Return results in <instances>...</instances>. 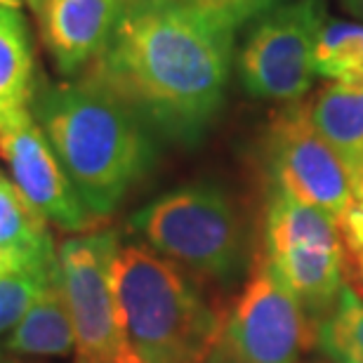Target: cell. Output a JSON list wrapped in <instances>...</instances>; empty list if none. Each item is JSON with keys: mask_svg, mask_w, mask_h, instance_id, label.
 <instances>
[{"mask_svg": "<svg viewBox=\"0 0 363 363\" xmlns=\"http://www.w3.org/2000/svg\"><path fill=\"white\" fill-rule=\"evenodd\" d=\"M316 325L269 259L259 255L243 293L224 311L208 363H297L316 342Z\"/></svg>", "mask_w": 363, "mask_h": 363, "instance_id": "8992f818", "label": "cell"}, {"mask_svg": "<svg viewBox=\"0 0 363 363\" xmlns=\"http://www.w3.org/2000/svg\"><path fill=\"white\" fill-rule=\"evenodd\" d=\"M31 111L92 217L111 215L154 161L140 116L88 76L33 92Z\"/></svg>", "mask_w": 363, "mask_h": 363, "instance_id": "7a4b0ae2", "label": "cell"}, {"mask_svg": "<svg viewBox=\"0 0 363 363\" xmlns=\"http://www.w3.org/2000/svg\"><path fill=\"white\" fill-rule=\"evenodd\" d=\"M316 342L333 363H363V300L342 286L340 297L316 325Z\"/></svg>", "mask_w": 363, "mask_h": 363, "instance_id": "e0dca14e", "label": "cell"}, {"mask_svg": "<svg viewBox=\"0 0 363 363\" xmlns=\"http://www.w3.org/2000/svg\"><path fill=\"white\" fill-rule=\"evenodd\" d=\"M113 288L137 361L208 363L224 309L213 307L184 269L144 245H121Z\"/></svg>", "mask_w": 363, "mask_h": 363, "instance_id": "3957f363", "label": "cell"}, {"mask_svg": "<svg viewBox=\"0 0 363 363\" xmlns=\"http://www.w3.org/2000/svg\"><path fill=\"white\" fill-rule=\"evenodd\" d=\"M325 24V0H295L276 7L245 43L238 71L252 97L295 101L316 78L314 48Z\"/></svg>", "mask_w": 363, "mask_h": 363, "instance_id": "ba28073f", "label": "cell"}, {"mask_svg": "<svg viewBox=\"0 0 363 363\" xmlns=\"http://www.w3.org/2000/svg\"><path fill=\"white\" fill-rule=\"evenodd\" d=\"M125 0H43V40L64 76L92 64L106 48Z\"/></svg>", "mask_w": 363, "mask_h": 363, "instance_id": "8fae6325", "label": "cell"}, {"mask_svg": "<svg viewBox=\"0 0 363 363\" xmlns=\"http://www.w3.org/2000/svg\"><path fill=\"white\" fill-rule=\"evenodd\" d=\"M267 158L276 189L328 213L337 224L354 206L352 175L307 118L304 104L281 111L267 135Z\"/></svg>", "mask_w": 363, "mask_h": 363, "instance_id": "9c48e42d", "label": "cell"}, {"mask_svg": "<svg viewBox=\"0 0 363 363\" xmlns=\"http://www.w3.org/2000/svg\"><path fill=\"white\" fill-rule=\"evenodd\" d=\"M161 257L203 281H229L241 269L243 227L222 189L186 186L142 208L130 220Z\"/></svg>", "mask_w": 363, "mask_h": 363, "instance_id": "277c9868", "label": "cell"}, {"mask_svg": "<svg viewBox=\"0 0 363 363\" xmlns=\"http://www.w3.org/2000/svg\"><path fill=\"white\" fill-rule=\"evenodd\" d=\"M48 217L0 172V276L50 269L57 245Z\"/></svg>", "mask_w": 363, "mask_h": 363, "instance_id": "7c38bea8", "label": "cell"}, {"mask_svg": "<svg viewBox=\"0 0 363 363\" xmlns=\"http://www.w3.org/2000/svg\"><path fill=\"white\" fill-rule=\"evenodd\" d=\"M316 76L340 83H363V26L325 19L314 48Z\"/></svg>", "mask_w": 363, "mask_h": 363, "instance_id": "2e32d148", "label": "cell"}, {"mask_svg": "<svg viewBox=\"0 0 363 363\" xmlns=\"http://www.w3.org/2000/svg\"><path fill=\"white\" fill-rule=\"evenodd\" d=\"M314 130L342 158L350 175L363 168V88L330 83L304 104Z\"/></svg>", "mask_w": 363, "mask_h": 363, "instance_id": "4fadbf2b", "label": "cell"}, {"mask_svg": "<svg viewBox=\"0 0 363 363\" xmlns=\"http://www.w3.org/2000/svg\"><path fill=\"white\" fill-rule=\"evenodd\" d=\"M57 264H60V257H57ZM57 264L50 269L0 276V333L17 328L26 311L38 300L43 288L48 286V281L55 276Z\"/></svg>", "mask_w": 363, "mask_h": 363, "instance_id": "ac0fdd59", "label": "cell"}, {"mask_svg": "<svg viewBox=\"0 0 363 363\" xmlns=\"http://www.w3.org/2000/svg\"><path fill=\"white\" fill-rule=\"evenodd\" d=\"M262 7L125 0L111 38L85 76L142 121L194 142L222 106L238 26Z\"/></svg>", "mask_w": 363, "mask_h": 363, "instance_id": "6da1fadb", "label": "cell"}, {"mask_svg": "<svg viewBox=\"0 0 363 363\" xmlns=\"http://www.w3.org/2000/svg\"><path fill=\"white\" fill-rule=\"evenodd\" d=\"M347 255H350L352 269L357 272L359 281L363 283V248H354V250H347Z\"/></svg>", "mask_w": 363, "mask_h": 363, "instance_id": "44dd1931", "label": "cell"}, {"mask_svg": "<svg viewBox=\"0 0 363 363\" xmlns=\"http://www.w3.org/2000/svg\"><path fill=\"white\" fill-rule=\"evenodd\" d=\"M361 88H363V83H361Z\"/></svg>", "mask_w": 363, "mask_h": 363, "instance_id": "484cf974", "label": "cell"}, {"mask_svg": "<svg viewBox=\"0 0 363 363\" xmlns=\"http://www.w3.org/2000/svg\"><path fill=\"white\" fill-rule=\"evenodd\" d=\"M345 255L342 229L328 213L276 189L267 203L264 257L311 318L335 307Z\"/></svg>", "mask_w": 363, "mask_h": 363, "instance_id": "5b68a950", "label": "cell"}, {"mask_svg": "<svg viewBox=\"0 0 363 363\" xmlns=\"http://www.w3.org/2000/svg\"><path fill=\"white\" fill-rule=\"evenodd\" d=\"M352 189H354V206L345 222L340 224L345 238V250L363 248V168L352 175Z\"/></svg>", "mask_w": 363, "mask_h": 363, "instance_id": "d6986e66", "label": "cell"}, {"mask_svg": "<svg viewBox=\"0 0 363 363\" xmlns=\"http://www.w3.org/2000/svg\"><path fill=\"white\" fill-rule=\"evenodd\" d=\"M76 363H83V361H76Z\"/></svg>", "mask_w": 363, "mask_h": 363, "instance_id": "d4e9b609", "label": "cell"}, {"mask_svg": "<svg viewBox=\"0 0 363 363\" xmlns=\"http://www.w3.org/2000/svg\"><path fill=\"white\" fill-rule=\"evenodd\" d=\"M33 52L19 10L0 7V118L33 99Z\"/></svg>", "mask_w": 363, "mask_h": 363, "instance_id": "9a60e30c", "label": "cell"}, {"mask_svg": "<svg viewBox=\"0 0 363 363\" xmlns=\"http://www.w3.org/2000/svg\"><path fill=\"white\" fill-rule=\"evenodd\" d=\"M24 0H0V7H12V10H19V5Z\"/></svg>", "mask_w": 363, "mask_h": 363, "instance_id": "603a6c76", "label": "cell"}, {"mask_svg": "<svg viewBox=\"0 0 363 363\" xmlns=\"http://www.w3.org/2000/svg\"><path fill=\"white\" fill-rule=\"evenodd\" d=\"M189 3L215 7V10H234V7H248V5H267L269 0H189Z\"/></svg>", "mask_w": 363, "mask_h": 363, "instance_id": "ffe728a7", "label": "cell"}, {"mask_svg": "<svg viewBox=\"0 0 363 363\" xmlns=\"http://www.w3.org/2000/svg\"><path fill=\"white\" fill-rule=\"evenodd\" d=\"M0 156L21 194L64 231H83L92 215L64 172L31 106L0 118Z\"/></svg>", "mask_w": 363, "mask_h": 363, "instance_id": "30bf717a", "label": "cell"}, {"mask_svg": "<svg viewBox=\"0 0 363 363\" xmlns=\"http://www.w3.org/2000/svg\"><path fill=\"white\" fill-rule=\"evenodd\" d=\"M24 3H28L35 12H38V10H40V5H43V0H24Z\"/></svg>", "mask_w": 363, "mask_h": 363, "instance_id": "cb8c5ba5", "label": "cell"}, {"mask_svg": "<svg viewBox=\"0 0 363 363\" xmlns=\"http://www.w3.org/2000/svg\"><path fill=\"white\" fill-rule=\"evenodd\" d=\"M116 231H94L67 238L60 248V281L76 333V354L83 363H140L123 328L113 288Z\"/></svg>", "mask_w": 363, "mask_h": 363, "instance_id": "52a82bcc", "label": "cell"}, {"mask_svg": "<svg viewBox=\"0 0 363 363\" xmlns=\"http://www.w3.org/2000/svg\"><path fill=\"white\" fill-rule=\"evenodd\" d=\"M7 350L24 357H67L76 350V333L60 281V264L38 300L7 340Z\"/></svg>", "mask_w": 363, "mask_h": 363, "instance_id": "5bb4252c", "label": "cell"}, {"mask_svg": "<svg viewBox=\"0 0 363 363\" xmlns=\"http://www.w3.org/2000/svg\"><path fill=\"white\" fill-rule=\"evenodd\" d=\"M342 5L347 7V12L350 14L363 19V0H342Z\"/></svg>", "mask_w": 363, "mask_h": 363, "instance_id": "7402d4cb", "label": "cell"}]
</instances>
